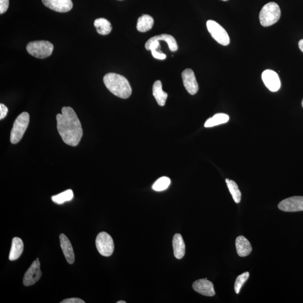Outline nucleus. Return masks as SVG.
I'll return each instance as SVG.
<instances>
[{
	"instance_id": "1",
	"label": "nucleus",
	"mask_w": 303,
	"mask_h": 303,
	"mask_svg": "<svg viewBox=\"0 0 303 303\" xmlns=\"http://www.w3.org/2000/svg\"><path fill=\"white\" fill-rule=\"evenodd\" d=\"M58 132L64 143L69 146L78 145L83 136L80 120L71 107L62 108V114L56 116Z\"/></svg>"
},
{
	"instance_id": "2",
	"label": "nucleus",
	"mask_w": 303,
	"mask_h": 303,
	"mask_svg": "<svg viewBox=\"0 0 303 303\" xmlns=\"http://www.w3.org/2000/svg\"><path fill=\"white\" fill-rule=\"evenodd\" d=\"M103 82L108 90L119 98L126 99L131 95L132 89L129 81L123 76L108 73L103 77Z\"/></svg>"
},
{
	"instance_id": "3",
	"label": "nucleus",
	"mask_w": 303,
	"mask_h": 303,
	"mask_svg": "<svg viewBox=\"0 0 303 303\" xmlns=\"http://www.w3.org/2000/svg\"><path fill=\"white\" fill-rule=\"evenodd\" d=\"M281 17V10L277 3L271 2L262 7L259 13V21L263 26H269L277 23Z\"/></svg>"
},
{
	"instance_id": "4",
	"label": "nucleus",
	"mask_w": 303,
	"mask_h": 303,
	"mask_svg": "<svg viewBox=\"0 0 303 303\" xmlns=\"http://www.w3.org/2000/svg\"><path fill=\"white\" fill-rule=\"evenodd\" d=\"M30 116L28 112H23L15 120L13 127L11 131L10 142L12 144H17L21 141L23 135L28 127Z\"/></svg>"
},
{
	"instance_id": "5",
	"label": "nucleus",
	"mask_w": 303,
	"mask_h": 303,
	"mask_svg": "<svg viewBox=\"0 0 303 303\" xmlns=\"http://www.w3.org/2000/svg\"><path fill=\"white\" fill-rule=\"evenodd\" d=\"M26 49L30 55L42 59L51 55L53 50V45L49 41H34L29 42L27 45Z\"/></svg>"
},
{
	"instance_id": "6",
	"label": "nucleus",
	"mask_w": 303,
	"mask_h": 303,
	"mask_svg": "<svg viewBox=\"0 0 303 303\" xmlns=\"http://www.w3.org/2000/svg\"><path fill=\"white\" fill-rule=\"evenodd\" d=\"M97 250L104 257H109L113 253L115 246L112 237L106 232H101L96 239Z\"/></svg>"
},
{
	"instance_id": "7",
	"label": "nucleus",
	"mask_w": 303,
	"mask_h": 303,
	"mask_svg": "<svg viewBox=\"0 0 303 303\" xmlns=\"http://www.w3.org/2000/svg\"><path fill=\"white\" fill-rule=\"evenodd\" d=\"M207 28L213 39L219 44L227 46L230 44V38L226 30L219 23L212 20L207 22Z\"/></svg>"
},
{
	"instance_id": "8",
	"label": "nucleus",
	"mask_w": 303,
	"mask_h": 303,
	"mask_svg": "<svg viewBox=\"0 0 303 303\" xmlns=\"http://www.w3.org/2000/svg\"><path fill=\"white\" fill-rule=\"evenodd\" d=\"M278 207L283 212H294L303 211V197L294 196L279 202Z\"/></svg>"
},
{
	"instance_id": "9",
	"label": "nucleus",
	"mask_w": 303,
	"mask_h": 303,
	"mask_svg": "<svg viewBox=\"0 0 303 303\" xmlns=\"http://www.w3.org/2000/svg\"><path fill=\"white\" fill-rule=\"evenodd\" d=\"M40 267L41 264L39 260L37 259L32 263V265L26 271L23 278V284L25 286L33 285L40 280L42 275Z\"/></svg>"
},
{
	"instance_id": "10",
	"label": "nucleus",
	"mask_w": 303,
	"mask_h": 303,
	"mask_svg": "<svg viewBox=\"0 0 303 303\" xmlns=\"http://www.w3.org/2000/svg\"><path fill=\"white\" fill-rule=\"evenodd\" d=\"M262 79L266 87L271 92H277L281 87V81L278 75L271 70L264 71Z\"/></svg>"
},
{
	"instance_id": "11",
	"label": "nucleus",
	"mask_w": 303,
	"mask_h": 303,
	"mask_svg": "<svg viewBox=\"0 0 303 303\" xmlns=\"http://www.w3.org/2000/svg\"><path fill=\"white\" fill-rule=\"evenodd\" d=\"M182 79L186 90L189 94L194 95L198 91V84L195 75L192 69H186L182 73Z\"/></svg>"
},
{
	"instance_id": "12",
	"label": "nucleus",
	"mask_w": 303,
	"mask_h": 303,
	"mask_svg": "<svg viewBox=\"0 0 303 303\" xmlns=\"http://www.w3.org/2000/svg\"><path fill=\"white\" fill-rule=\"evenodd\" d=\"M43 3L48 8L56 12L66 13L73 8L72 0H42Z\"/></svg>"
},
{
	"instance_id": "13",
	"label": "nucleus",
	"mask_w": 303,
	"mask_h": 303,
	"mask_svg": "<svg viewBox=\"0 0 303 303\" xmlns=\"http://www.w3.org/2000/svg\"><path fill=\"white\" fill-rule=\"evenodd\" d=\"M193 288L198 293L207 297H213L215 295L214 286L212 282L205 279H200L194 282Z\"/></svg>"
},
{
	"instance_id": "14",
	"label": "nucleus",
	"mask_w": 303,
	"mask_h": 303,
	"mask_svg": "<svg viewBox=\"0 0 303 303\" xmlns=\"http://www.w3.org/2000/svg\"><path fill=\"white\" fill-rule=\"evenodd\" d=\"M60 246L66 259L69 264L72 265L75 262V254L71 242L64 234L60 235Z\"/></svg>"
},
{
	"instance_id": "15",
	"label": "nucleus",
	"mask_w": 303,
	"mask_h": 303,
	"mask_svg": "<svg viewBox=\"0 0 303 303\" xmlns=\"http://www.w3.org/2000/svg\"><path fill=\"white\" fill-rule=\"evenodd\" d=\"M235 245L237 252L240 257H247L251 253L252 247L251 243L244 236L237 237Z\"/></svg>"
},
{
	"instance_id": "16",
	"label": "nucleus",
	"mask_w": 303,
	"mask_h": 303,
	"mask_svg": "<svg viewBox=\"0 0 303 303\" xmlns=\"http://www.w3.org/2000/svg\"><path fill=\"white\" fill-rule=\"evenodd\" d=\"M173 246L175 257L178 259L184 257L185 252V246L183 238L179 234H176L173 237Z\"/></svg>"
},
{
	"instance_id": "17",
	"label": "nucleus",
	"mask_w": 303,
	"mask_h": 303,
	"mask_svg": "<svg viewBox=\"0 0 303 303\" xmlns=\"http://www.w3.org/2000/svg\"><path fill=\"white\" fill-rule=\"evenodd\" d=\"M153 95L156 100L159 106L165 105L166 101L168 99V93L162 90V85L160 80L155 81L152 88Z\"/></svg>"
},
{
	"instance_id": "18",
	"label": "nucleus",
	"mask_w": 303,
	"mask_h": 303,
	"mask_svg": "<svg viewBox=\"0 0 303 303\" xmlns=\"http://www.w3.org/2000/svg\"><path fill=\"white\" fill-rule=\"evenodd\" d=\"M23 250H24V243L22 240L18 237L14 238L9 254L10 261H15L20 257Z\"/></svg>"
},
{
	"instance_id": "19",
	"label": "nucleus",
	"mask_w": 303,
	"mask_h": 303,
	"mask_svg": "<svg viewBox=\"0 0 303 303\" xmlns=\"http://www.w3.org/2000/svg\"><path fill=\"white\" fill-rule=\"evenodd\" d=\"M153 24L152 17L149 15H143L138 19L137 28L139 32L145 33L152 28Z\"/></svg>"
},
{
	"instance_id": "20",
	"label": "nucleus",
	"mask_w": 303,
	"mask_h": 303,
	"mask_svg": "<svg viewBox=\"0 0 303 303\" xmlns=\"http://www.w3.org/2000/svg\"><path fill=\"white\" fill-rule=\"evenodd\" d=\"M94 25L96 27L97 32L100 34L103 35V36L109 34L112 30L111 23L104 18L96 19Z\"/></svg>"
},
{
	"instance_id": "21",
	"label": "nucleus",
	"mask_w": 303,
	"mask_h": 303,
	"mask_svg": "<svg viewBox=\"0 0 303 303\" xmlns=\"http://www.w3.org/2000/svg\"><path fill=\"white\" fill-rule=\"evenodd\" d=\"M229 116L225 114H217L212 118L208 119L204 124V127H211L227 123L228 122Z\"/></svg>"
},
{
	"instance_id": "22",
	"label": "nucleus",
	"mask_w": 303,
	"mask_h": 303,
	"mask_svg": "<svg viewBox=\"0 0 303 303\" xmlns=\"http://www.w3.org/2000/svg\"><path fill=\"white\" fill-rule=\"evenodd\" d=\"M226 182L233 200H234L236 203H239L241 198H242V193H241L238 185L234 181L229 180L228 178H227Z\"/></svg>"
},
{
	"instance_id": "23",
	"label": "nucleus",
	"mask_w": 303,
	"mask_h": 303,
	"mask_svg": "<svg viewBox=\"0 0 303 303\" xmlns=\"http://www.w3.org/2000/svg\"><path fill=\"white\" fill-rule=\"evenodd\" d=\"M74 194L73 190L68 189L63 192H62L57 195L53 196L51 197L52 201L58 204H61L65 202L71 201L73 200Z\"/></svg>"
},
{
	"instance_id": "24",
	"label": "nucleus",
	"mask_w": 303,
	"mask_h": 303,
	"mask_svg": "<svg viewBox=\"0 0 303 303\" xmlns=\"http://www.w3.org/2000/svg\"><path fill=\"white\" fill-rule=\"evenodd\" d=\"M153 38L157 41H163L166 42L169 47L170 50H172L173 52L176 51L178 49L176 39L172 36H171V35L162 34L153 37Z\"/></svg>"
},
{
	"instance_id": "25",
	"label": "nucleus",
	"mask_w": 303,
	"mask_h": 303,
	"mask_svg": "<svg viewBox=\"0 0 303 303\" xmlns=\"http://www.w3.org/2000/svg\"><path fill=\"white\" fill-rule=\"evenodd\" d=\"M170 179L168 177H162L154 182L152 188L155 191L161 192L168 189L170 185Z\"/></svg>"
},
{
	"instance_id": "26",
	"label": "nucleus",
	"mask_w": 303,
	"mask_h": 303,
	"mask_svg": "<svg viewBox=\"0 0 303 303\" xmlns=\"http://www.w3.org/2000/svg\"><path fill=\"white\" fill-rule=\"evenodd\" d=\"M249 277H250V273L248 272H246V273L241 274L236 278L234 289L237 294H239L241 289H242L244 283L248 280Z\"/></svg>"
},
{
	"instance_id": "27",
	"label": "nucleus",
	"mask_w": 303,
	"mask_h": 303,
	"mask_svg": "<svg viewBox=\"0 0 303 303\" xmlns=\"http://www.w3.org/2000/svg\"><path fill=\"white\" fill-rule=\"evenodd\" d=\"M9 0H0V14L6 12L9 8Z\"/></svg>"
},
{
	"instance_id": "28",
	"label": "nucleus",
	"mask_w": 303,
	"mask_h": 303,
	"mask_svg": "<svg viewBox=\"0 0 303 303\" xmlns=\"http://www.w3.org/2000/svg\"><path fill=\"white\" fill-rule=\"evenodd\" d=\"M8 112V108L2 103L0 104V119L2 120L5 117Z\"/></svg>"
},
{
	"instance_id": "29",
	"label": "nucleus",
	"mask_w": 303,
	"mask_h": 303,
	"mask_svg": "<svg viewBox=\"0 0 303 303\" xmlns=\"http://www.w3.org/2000/svg\"><path fill=\"white\" fill-rule=\"evenodd\" d=\"M61 303H85V302L80 298H73L65 299Z\"/></svg>"
},
{
	"instance_id": "30",
	"label": "nucleus",
	"mask_w": 303,
	"mask_h": 303,
	"mask_svg": "<svg viewBox=\"0 0 303 303\" xmlns=\"http://www.w3.org/2000/svg\"><path fill=\"white\" fill-rule=\"evenodd\" d=\"M152 55L153 57L155 58V59L158 60H165L166 58V56L165 54L163 52H159L158 51H152Z\"/></svg>"
},
{
	"instance_id": "31",
	"label": "nucleus",
	"mask_w": 303,
	"mask_h": 303,
	"mask_svg": "<svg viewBox=\"0 0 303 303\" xmlns=\"http://www.w3.org/2000/svg\"><path fill=\"white\" fill-rule=\"evenodd\" d=\"M299 48L303 52V40H301L299 42Z\"/></svg>"
},
{
	"instance_id": "32",
	"label": "nucleus",
	"mask_w": 303,
	"mask_h": 303,
	"mask_svg": "<svg viewBox=\"0 0 303 303\" xmlns=\"http://www.w3.org/2000/svg\"><path fill=\"white\" fill-rule=\"evenodd\" d=\"M117 303H126V302L121 301L118 302Z\"/></svg>"
},
{
	"instance_id": "33",
	"label": "nucleus",
	"mask_w": 303,
	"mask_h": 303,
	"mask_svg": "<svg viewBox=\"0 0 303 303\" xmlns=\"http://www.w3.org/2000/svg\"><path fill=\"white\" fill-rule=\"evenodd\" d=\"M302 107H303V99L302 102Z\"/></svg>"
},
{
	"instance_id": "34",
	"label": "nucleus",
	"mask_w": 303,
	"mask_h": 303,
	"mask_svg": "<svg viewBox=\"0 0 303 303\" xmlns=\"http://www.w3.org/2000/svg\"><path fill=\"white\" fill-rule=\"evenodd\" d=\"M223 1H228V0H223Z\"/></svg>"
}]
</instances>
